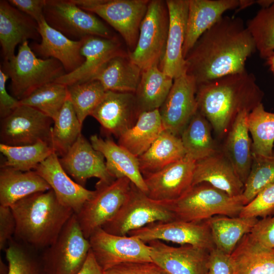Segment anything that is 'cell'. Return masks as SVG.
<instances>
[{
    "label": "cell",
    "instance_id": "1",
    "mask_svg": "<svg viewBox=\"0 0 274 274\" xmlns=\"http://www.w3.org/2000/svg\"><path fill=\"white\" fill-rule=\"evenodd\" d=\"M256 51L243 20L223 16L198 39L185 57L186 73L197 85L246 70L247 59Z\"/></svg>",
    "mask_w": 274,
    "mask_h": 274
},
{
    "label": "cell",
    "instance_id": "2",
    "mask_svg": "<svg viewBox=\"0 0 274 274\" xmlns=\"http://www.w3.org/2000/svg\"><path fill=\"white\" fill-rule=\"evenodd\" d=\"M264 92L255 76L247 71L197 85L198 111L220 138L227 134L237 116L262 103Z\"/></svg>",
    "mask_w": 274,
    "mask_h": 274
},
{
    "label": "cell",
    "instance_id": "3",
    "mask_svg": "<svg viewBox=\"0 0 274 274\" xmlns=\"http://www.w3.org/2000/svg\"><path fill=\"white\" fill-rule=\"evenodd\" d=\"M10 208L16 225L13 238L34 251L52 244L75 213L58 201L52 189L31 194Z\"/></svg>",
    "mask_w": 274,
    "mask_h": 274
},
{
    "label": "cell",
    "instance_id": "4",
    "mask_svg": "<svg viewBox=\"0 0 274 274\" xmlns=\"http://www.w3.org/2000/svg\"><path fill=\"white\" fill-rule=\"evenodd\" d=\"M1 69L11 79L10 89L18 100L66 74L58 60L38 58L28 41L20 44L17 54L11 60L4 61Z\"/></svg>",
    "mask_w": 274,
    "mask_h": 274
},
{
    "label": "cell",
    "instance_id": "5",
    "mask_svg": "<svg viewBox=\"0 0 274 274\" xmlns=\"http://www.w3.org/2000/svg\"><path fill=\"white\" fill-rule=\"evenodd\" d=\"M167 203L175 220L192 222L216 215L237 217L245 206L242 195L230 196L205 182L192 186L180 198Z\"/></svg>",
    "mask_w": 274,
    "mask_h": 274
},
{
    "label": "cell",
    "instance_id": "6",
    "mask_svg": "<svg viewBox=\"0 0 274 274\" xmlns=\"http://www.w3.org/2000/svg\"><path fill=\"white\" fill-rule=\"evenodd\" d=\"M90 250L74 213L56 240L42 251L39 259L44 274H76Z\"/></svg>",
    "mask_w": 274,
    "mask_h": 274
},
{
    "label": "cell",
    "instance_id": "7",
    "mask_svg": "<svg viewBox=\"0 0 274 274\" xmlns=\"http://www.w3.org/2000/svg\"><path fill=\"white\" fill-rule=\"evenodd\" d=\"M169 23L166 1H150L140 25L136 46L127 53L142 71L159 66L165 51Z\"/></svg>",
    "mask_w": 274,
    "mask_h": 274
},
{
    "label": "cell",
    "instance_id": "8",
    "mask_svg": "<svg viewBox=\"0 0 274 274\" xmlns=\"http://www.w3.org/2000/svg\"><path fill=\"white\" fill-rule=\"evenodd\" d=\"M175 220L167 202L150 198L131 183L124 203L116 214L101 228L106 232L118 235H126L135 230L156 222Z\"/></svg>",
    "mask_w": 274,
    "mask_h": 274
},
{
    "label": "cell",
    "instance_id": "9",
    "mask_svg": "<svg viewBox=\"0 0 274 274\" xmlns=\"http://www.w3.org/2000/svg\"><path fill=\"white\" fill-rule=\"evenodd\" d=\"M83 10L97 15L123 38L129 50L135 48L148 0H72Z\"/></svg>",
    "mask_w": 274,
    "mask_h": 274
},
{
    "label": "cell",
    "instance_id": "10",
    "mask_svg": "<svg viewBox=\"0 0 274 274\" xmlns=\"http://www.w3.org/2000/svg\"><path fill=\"white\" fill-rule=\"evenodd\" d=\"M131 185L125 177L110 183H96L94 195L76 214L86 238L116 215L127 197Z\"/></svg>",
    "mask_w": 274,
    "mask_h": 274
},
{
    "label": "cell",
    "instance_id": "11",
    "mask_svg": "<svg viewBox=\"0 0 274 274\" xmlns=\"http://www.w3.org/2000/svg\"><path fill=\"white\" fill-rule=\"evenodd\" d=\"M44 16L50 26L68 38L80 40L88 36L115 37L101 20L80 8L72 0H46Z\"/></svg>",
    "mask_w": 274,
    "mask_h": 274
},
{
    "label": "cell",
    "instance_id": "12",
    "mask_svg": "<svg viewBox=\"0 0 274 274\" xmlns=\"http://www.w3.org/2000/svg\"><path fill=\"white\" fill-rule=\"evenodd\" d=\"M53 122L40 111L19 105L9 115L1 119V143L23 146L46 142L51 144Z\"/></svg>",
    "mask_w": 274,
    "mask_h": 274
},
{
    "label": "cell",
    "instance_id": "13",
    "mask_svg": "<svg viewBox=\"0 0 274 274\" xmlns=\"http://www.w3.org/2000/svg\"><path fill=\"white\" fill-rule=\"evenodd\" d=\"M90 250L104 271L132 262H153L149 245L139 238L109 233L101 227L88 238Z\"/></svg>",
    "mask_w": 274,
    "mask_h": 274
},
{
    "label": "cell",
    "instance_id": "14",
    "mask_svg": "<svg viewBox=\"0 0 274 274\" xmlns=\"http://www.w3.org/2000/svg\"><path fill=\"white\" fill-rule=\"evenodd\" d=\"M127 235L136 237L145 243L153 240L190 245L210 251L215 248L210 229L205 221L186 222L174 220L156 222Z\"/></svg>",
    "mask_w": 274,
    "mask_h": 274
},
{
    "label": "cell",
    "instance_id": "15",
    "mask_svg": "<svg viewBox=\"0 0 274 274\" xmlns=\"http://www.w3.org/2000/svg\"><path fill=\"white\" fill-rule=\"evenodd\" d=\"M197 87L194 79L186 73L174 79L170 91L159 109L165 130L180 136L198 111Z\"/></svg>",
    "mask_w": 274,
    "mask_h": 274
},
{
    "label": "cell",
    "instance_id": "16",
    "mask_svg": "<svg viewBox=\"0 0 274 274\" xmlns=\"http://www.w3.org/2000/svg\"><path fill=\"white\" fill-rule=\"evenodd\" d=\"M195 163L186 155L162 169L144 177L146 194L160 202L177 200L192 186Z\"/></svg>",
    "mask_w": 274,
    "mask_h": 274
},
{
    "label": "cell",
    "instance_id": "17",
    "mask_svg": "<svg viewBox=\"0 0 274 274\" xmlns=\"http://www.w3.org/2000/svg\"><path fill=\"white\" fill-rule=\"evenodd\" d=\"M59 159L65 172L84 187L91 178H96L98 182L101 183H110L116 179L108 172L103 155L96 150L82 134Z\"/></svg>",
    "mask_w": 274,
    "mask_h": 274
},
{
    "label": "cell",
    "instance_id": "18",
    "mask_svg": "<svg viewBox=\"0 0 274 274\" xmlns=\"http://www.w3.org/2000/svg\"><path fill=\"white\" fill-rule=\"evenodd\" d=\"M147 244L152 261L168 274H206L209 251L190 245L173 247L159 240Z\"/></svg>",
    "mask_w": 274,
    "mask_h": 274
},
{
    "label": "cell",
    "instance_id": "19",
    "mask_svg": "<svg viewBox=\"0 0 274 274\" xmlns=\"http://www.w3.org/2000/svg\"><path fill=\"white\" fill-rule=\"evenodd\" d=\"M139 113L134 93L106 91L91 116L118 139L136 122Z\"/></svg>",
    "mask_w": 274,
    "mask_h": 274
},
{
    "label": "cell",
    "instance_id": "20",
    "mask_svg": "<svg viewBox=\"0 0 274 274\" xmlns=\"http://www.w3.org/2000/svg\"><path fill=\"white\" fill-rule=\"evenodd\" d=\"M169 23L166 49L159 67L173 79L186 73L183 55L189 0H166Z\"/></svg>",
    "mask_w": 274,
    "mask_h": 274
},
{
    "label": "cell",
    "instance_id": "21",
    "mask_svg": "<svg viewBox=\"0 0 274 274\" xmlns=\"http://www.w3.org/2000/svg\"><path fill=\"white\" fill-rule=\"evenodd\" d=\"M35 170L49 184L58 201L75 214L95 193V190L87 189L70 177L56 153L42 162Z\"/></svg>",
    "mask_w": 274,
    "mask_h": 274
},
{
    "label": "cell",
    "instance_id": "22",
    "mask_svg": "<svg viewBox=\"0 0 274 274\" xmlns=\"http://www.w3.org/2000/svg\"><path fill=\"white\" fill-rule=\"evenodd\" d=\"M82 39L81 53L84 58V62L77 69L65 74L55 82L68 86L91 80L111 58L125 53L116 37L88 36Z\"/></svg>",
    "mask_w": 274,
    "mask_h": 274
},
{
    "label": "cell",
    "instance_id": "23",
    "mask_svg": "<svg viewBox=\"0 0 274 274\" xmlns=\"http://www.w3.org/2000/svg\"><path fill=\"white\" fill-rule=\"evenodd\" d=\"M38 24L41 41L34 43L31 48L40 56L47 59L53 58L63 65L66 74L71 73L84 61L81 53L83 43L80 40H72L50 26L45 19Z\"/></svg>",
    "mask_w": 274,
    "mask_h": 274
},
{
    "label": "cell",
    "instance_id": "24",
    "mask_svg": "<svg viewBox=\"0 0 274 274\" xmlns=\"http://www.w3.org/2000/svg\"><path fill=\"white\" fill-rule=\"evenodd\" d=\"M41 38L38 23L13 6L8 1H0V42L4 61L15 56L18 44Z\"/></svg>",
    "mask_w": 274,
    "mask_h": 274
},
{
    "label": "cell",
    "instance_id": "25",
    "mask_svg": "<svg viewBox=\"0 0 274 274\" xmlns=\"http://www.w3.org/2000/svg\"><path fill=\"white\" fill-rule=\"evenodd\" d=\"M239 0H189L183 55L185 57L198 39L228 11L238 8Z\"/></svg>",
    "mask_w": 274,
    "mask_h": 274
},
{
    "label": "cell",
    "instance_id": "26",
    "mask_svg": "<svg viewBox=\"0 0 274 274\" xmlns=\"http://www.w3.org/2000/svg\"><path fill=\"white\" fill-rule=\"evenodd\" d=\"M208 183L230 196L242 195L244 184L222 150L196 161L192 186Z\"/></svg>",
    "mask_w": 274,
    "mask_h": 274
},
{
    "label": "cell",
    "instance_id": "27",
    "mask_svg": "<svg viewBox=\"0 0 274 274\" xmlns=\"http://www.w3.org/2000/svg\"><path fill=\"white\" fill-rule=\"evenodd\" d=\"M90 142L93 148L103 155L107 170L113 178H127L146 193L147 187L138 157L110 139H104L93 134L90 137Z\"/></svg>",
    "mask_w": 274,
    "mask_h": 274
},
{
    "label": "cell",
    "instance_id": "28",
    "mask_svg": "<svg viewBox=\"0 0 274 274\" xmlns=\"http://www.w3.org/2000/svg\"><path fill=\"white\" fill-rule=\"evenodd\" d=\"M249 112H241L226 134L222 151L231 163L237 175L245 184L252 161V141L247 125Z\"/></svg>",
    "mask_w": 274,
    "mask_h": 274
},
{
    "label": "cell",
    "instance_id": "29",
    "mask_svg": "<svg viewBox=\"0 0 274 274\" xmlns=\"http://www.w3.org/2000/svg\"><path fill=\"white\" fill-rule=\"evenodd\" d=\"M50 189L49 184L35 170L22 172L1 167L0 206L10 207L31 194Z\"/></svg>",
    "mask_w": 274,
    "mask_h": 274
},
{
    "label": "cell",
    "instance_id": "30",
    "mask_svg": "<svg viewBox=\"0 0 274 274\" xmlns=\"http://www.w3.org/2000/svg\"><path fill=\"white\" fill-rule=\"evenodd\" d=\"M142 72L128 54L124 53L108 60L91 80L99 81L106 91L134 93Z\"/></svg>",
    "mask_w": 274,
    "mask_h": 274
},
{
    "label": "cell",
    "instance_id": "31",
    "mask_svg": "<svg viewBox=\"0 0 274 274\" xmlns=\"http://www.w3.org/2000/svg\"><path fill=\"white\" fill-rule=\"evenodd\" d=\"M233 274H274V249L265 247L248 234L231 254Z\"/></svg>",
    "mask_w": 274,
    "mask_h": 274
},
{
    "label": "cell",
    "instance_id": "32",
    "mask_svg": "<svg viewBox=\"0 0 274 274\" xmlns=\"http://www.w3.org/2000/svg\"><path fill=\"white\" fill-rule=\"evenodd\" d=\"M185 156L180 136L164 130L138 159L141 172L145 177L162 169Z\"/></svg>",
    "mask_w": 274,
    "mask_h": 274
},
{
    "label": "cell",
    "instance_id": "33",
    "mask_svg": "<svg viewBox=\"0 0 274 274\" xmlns=\"http://www.w3.org/2000/svg\"><path fill=\"white\" fill-rule=\"evenodd\" d=\"M165 130L159 109L140 113L135 124L118 138V144L138 157Z\"/></svg>",
    "mask_w": 274,
    "mask_h": 274
},
{
    "label": "cell",
    "instance_id": "34",
    "mask_svg": "<svg viewBox=\"0 0 274 274\" xmlns=\"http://www.w3.org/2000/svg\"><path fill=\"white\" fill-rule=\"evenodd\" d=\"M174 79L164 73L158 66L143 70L134 93L139 114L159 109L166 98Z\"/></svg>",
    "mask_w": 274,
    "mask_h": 274
},
{
    "label": "cell",
    "instance_id": "35",
    "mask_svg": "<svg viewBox=\"0 0 274 274\" xmlns=\"http://www.w3.org/2000/svg\"><path fill=\"white\" fill-rule=\"evenodd\" d=\"M255 217L214 216L204 221L208 225L216 248L231 254L244 236L258 221Z\"/></svg>",
    "mask_w": 274,
    "mask_h": 274
},
{
    "label": "cell",
    "instance_id": "36",
    "mask_svg": "<svg viewBox=\"0 0 274 274\" xmlns=\"http://www.w3.org/2000/svg\"><path fill=\"white\" fill-rule=\"evenodd\" d=\"M211 128L207 118L198 111L180 135L187 156L197 161L218 150L212 135Z\"/></svg>",
    "mask_w": 274,
    "mask_h": 274
},
{
    "label": "cell",
    "instance_id": "37",
    "mask_svg": "<svg viewBox=\"0 0 274 274\" xmlns=\"http://www.w3.org/2000/svg\"><path fill=\"white\" fill-rule=\"evenodd\" d=\"M0 151L6 160L1 167L22 172L35 170L44 160L55 153L51 144L46 142L23 146L0 144Z\"/></svg>",
    "mask_w": 274,
    "mask_h": 274
},
{
    "label": "cell",
    "instance_id": "38",
    "mask_svg": "<svg viewBox=\"0 0 274 274\" xmlns=\"http://www.w3.org/2000/svg\"><path fill=\"white\" fill-rule=\"evenodd\" d=\"M247 122L252 137V153L271 155L274 145V113L266 111L261 103L248 114Z\"/></svg>",
    "mask_w": 274,
    "mask_h": 274
},
{
    "label": "cell",
    "instance_id": "39",
    "mask_svg": "<svg viewBox=\"0 0 274 274\" xmlns=\"http://www.w3.org/2000/svg\"><path fill=\"white\" fill-rule=\"evenodd\" d=\"M53 122L51 144L55 152L61 157L67 152L82 134V125L68 97Z\"/></svg>",
    "mask_w": 274,
    "mask_h": 274
},
{
    "label": "cell",
    "instance_id": "40",
    "mask_svg": "<svg viewBox=\"0 0 274 274\" xmlns=\"http://www.w3.org/2000/svg\"><path fill=\"white\" fill-rule=\"evenodd\" d=\"M68 97L67 86L56 82L44 85L19 101L51 118H57Z\"/></svg>",
    "mask_w": 274,
    "mask_h": 274
},
{
    "label": "cell",
    "instance_id": "41",
    "mask_svg": "<svg viewBox=\"0 0 274 274\" xmlns=\"http://www.w3.org/2000/svg\"><path fill=\"white\" fill-rule=\"evenodd\" d=\"M68 98L83 125L88 116L97 107L106 90L97 80H91L67 86Z\"/></svg>",
    "mask_w": 274,
    "mask_h": 274
},
{
    "label": "cell",
    "instance_id": "42",
    "mask_svg": "<svg viewBox=\"0 0 274 274\" xmlns=\"http://www.w3.org/2000/svg\"><path fill=\"white\" fill-rule=\"evenodd\" d=\"M246 24L260 57L266 59L274 53V3L261 8Z\"/></svg>",
    "mask_w": 274,
    "mask_h": 274
},
{
    "label": "cell",
    "instance_id": "43",
    "mask_svg": "<svg viewBox=\"0 0 274 274\" xmlns=\"http://www.w3.org/2000/svg\"><path fill=\"white\" fill-rule=\"evenodd\" d=\"M274 183V151L270 156L252 153V161L248 177L244 184L242 196L245 206L261 191Z\"/></svg>",
    "mask_w": 274,
    "mask_h": 274
},
{
    "label": "cell",
    "instance_id": "44",
    "mask_svg": "<svg viewBox=\"0 0 274 274\" xmlns=\"http://www.w3.org/2000/svg\"><path fill=\"white\" fill-rule=\"evenodd\" d=\"M7 274H44L39 259L31 249L13 238L5 249Z\"/></svg>",
    "mask_w": 274,
    "mask_h": 274
},
{
    "label": "cell",
    "instance_id": "45",
    "mask_svg": "<svg viewBox=\"0 0 274 274\" xmlns=\"http://www.w3.org/2000/svg\"><path fill=\"white\" fill-rule=\"evenodd\" d=\"M274 215V183L261 191L243 208L239 216L264 218Z\"/></svg>",
    "mask_w": 274,
    "mask_h": 274
},
{
    "label": "cell",
    "instance_id": "46",
    "mask_svg": "<svg viewBox=\"0 0 274 274\" xmlns=\"http://www.w3.org/2000/svg\"><path fill=\"white\" fill-rule=\"evenodd\" d=\"M103 274H168L153 262L122 263L104 271Z\"/></svg>",
    "mask_w": 274,
    "mask_h": 274
},
{
    "label": "cell",
    "instance_id": "47",
    "mask_svg": "<svg viewBox=\"0 0 274 274\" xmlns=\"http://www.w3.org/2000/svg\"><path fill=\"white\" fill-rule=\"evenodd\" d=\"M234 269L231 254L216 248L209 251L206 274H233Z\"/></svg>",
    "mask_w": 274,
    "mask_h": 274
},
{
    "label": "cell",
    "instance_id": "48",
    "mask_svg": "<svg viewBox=\"0 0 274 274\" xmlns=\"http://www.w3.org/2000/svg\"><path fill=\"white\" fill-rule=\"evenodd\" d=\"M249 234L261 245L274 249V215L258 220Z\"/></svg>",
    "mask_w": 274,
    "mask_h": 274
},
{
    "label": "cell",
    "instance_id": "49",
    "mask_svg": "<svg viewBox=\"0 0 274 274\" xmlns=\"http://www.w3.org/2000/svg\"><path fill=\"white\" fill-rule=\"evenodd\" d=\"M16 221L10 207L0 206V249L5 250L14 237Z\"/></svg>",
    "mask_w": 274,
    "mask_h": 274
},
{
    "label": "cell",
    "instance_id": "50",
    "mask_svg": "<svg viewBox=\"0 0 274 274\" xmlns=\"http://www.w3.org/2000/svg\"><path fill=\"white\" fill-rule=\"evenodd\" d=\"M8 2L38 23L45 19L44 8L46 0H9Z\"/></svg>",
    "mask_w": 274,
    "mask_h": 274
},
{
    "label": "cell",
    "instance_id": "51",
    "mask_svg": "<svg viewBox=\"0 0 274 274\" xmlns=\"http://www.w3.org/2000/svg\"><path fill=\"white\" fill-rule=\"evenodd\" d=\"M9 78L2 69H0V116L1 119L9 115L19 105V101L7 92L6 81Z\"/></svg>",
    "mask_w": 274,
    "mask_h": 274
},
{
    "label": "cell",
    "instance_id": "52",
    "mask_svg": "<svg viewBox=\"0 0 274 274\" xmlns=\"http://www.w3.org/2000/svg\"><path fill=\"white\" fill-rule=\"evenodd\" d=\"M103 273L104 270L96 261L90 250L83 265L76 274Z\"/></svg>",
    "mask_w": 274,
    "mask_h": 274
},
{
    "label": "cell",
    "instance_id": "53",
    "mask_svg": "<svg viewBox=\"0 0 274 274\" xmlns=\"http://www.w3.org/2000/svg\"><path fill=\"white\" fill-rule=\"evenodd\" d=\"M255 4L256 1L255 0H239L238 6L236 10L238 12Z\"/></svg>",
    "mask_w": 274,
    "mask_h": 274
},
{
    "label": "cell",
    "instance_id": "54",
    "mask_svg": "<svg viewBox=\"0 0 274 274\" xmlns=\"http://www.w3.org/2000/svg\"><path fill=\"white\" fill-rule=\"evenodd\" d=\"M274 3V0H257L256 4H258L261 8L269 7Z\"/></svg>",
    "mask_w": 274,
    "mask_h": 274
},
{
    "label": "cell",
    "instance_id": "55",
    "mask_svg": "<svg viewBox=\"0 0 274 274\" xmlns=\"http://www.w3.org/2000/svg\"><path fill=\"white\" fill-rule=\"evenodd\" d=\"M265 60L267 64L269 66L270 70L274 74V53Z\"/></svg>",
    "mask_w": 274,
    "mask_h": 274
},
{
    "label": "cell",
    "instance_id": "56",
    "mask_svg": "<svg viewBox=\"0 0 274 274\" xmlns=\"http://www.w3.org/2000/svg\"><path fill=\"white\" fill-rule=\"evenodd\" d=\"M273 146H274V145H273Z\"/></svg>",
    "mask_w": 274,
    "mask_h": 274
}]
</instances>
